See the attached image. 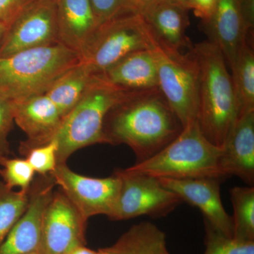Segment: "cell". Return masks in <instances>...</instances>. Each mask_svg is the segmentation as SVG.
Listing matches in <instances>:
<instances>
[{"instance_id": "8d00e7d4", "label": "cell", "mask_w": 254, "mask_h": 254, "mask_svg": "<svg viewBox=\"0 0 254 254\" xmlns=\"http://www.w3.org/2000/svg\"><path fill=\"white\" fill-rule=\"evenodd\" d=\"M98 252H99V254H113L110 252L108 248L100 249Z\"/></svg>"}, {"instance_id": "8fae6325", "label": "cell", "mask_w": 254, "mask_h": 254, "mask_svg": "<svg viewBox=\"0 0 254 254\" xmlns=\"http://www.w3.org/2000/svg\"><path fill=\"white\" fill-rule=\"evenodd\" d=\"M87 222L61 190L53 192L43 217L40 253L68 254L86 245Z\"/></svg>"}, {"instance_id": "7a4b0ae2", "label": "cell", "mask_w": 254, "mask_h": 254, "mask_svg": "<svg viewBox=\"0 0 254 254\" xmlns=\"http://www.w3.org/2000/svg\"><path fill=\"white\" fill-rule=\"evenodd\" d=\"M198 66V125L209 141L222 148L238 118L231 74L221 51L213 42L192 47Z\"/></svg>"}, {"instance_id": "cb8c5ba5", "label": "cell", "mask_w": 254, "mask_h": 254, "mask_svg": "<svg viewBox=\"0 0 254 254\" xmlns=\"http://www.w3.org/2000/svg\"><path fill=\"white\" fill-rule=\"evenodd\" d=\"M28 190L16 191L0 182V246L27 208Z\"/></svg>"}, {"instance_id": "7c38bea8", "label": "cell", "mask_w": 254, "mask_h": 254, "mask_svg": "<svg viewBox=\"0 0 254 254\" xmlns=\"http://www.w3.org/2000/svg\"><path fill=\"white\" fill-rule=\"evenodd\" d=\"M52 175H39L28 190L27 208L0 246V254H27L39 251L47 205L54 192Z\"/></svg>"}, {"instance_id": "277c9868", "label": "cell", "mask_w": 254, "mask_h": 254, "mask_svg": "<svg viewBox=\"0 0 254 254\" xmlns=\"http://www.w3.org/2000/svg\"><path fill=\"white\" fill-rule=\"evenodd\" d=\"M222 148L207 139L198 121L184 127L175 139L151 158L128 168L155 178L225 180L219 162Z\"/></svg>"}, {"instance_id": "d4e9b609", "label": "cell", "mask_w": 254, "mask_h": 254, "mask_svg": "<svg viewBox=\"0 0 254 254\" xmlns=\"http://www.w3.org/2000/svg\"><path fill=\"white\" fill-rule=\"evenodd\" d=\"M204 225L205 250L203 254H254V241L227 237L205 220Z\"/></svg>"}, {"instance_id": "e0dca14e", "label": "cell", "mask_w": 254, "mask_h": 254, "mask_svg": "<svg viewBox=\"0 0 254 254\" xmlns=\"http://www.w3.org/2000/svg\"><path fill=\"white\" fill-rule=\"evenodd\" d=\"M60 43L81 56L98 24L90 0H57Z\"/></svg>"}, {"instance_id": "3957f363", "label": "cell", "mask_w": 254, "mask_h": 254, "mask_svg": "<svg viewBox=\"0 0 254 254\" xmlns=\"http://www.w3.org/2000/svg\"><path fill=\"white\" fill-rule=\"evenodd\" d=\"M81 61L74 50L58 43L0 58V95L11 103L46 93Z\"/></svg>"}, {"instance_id": "f1b7e54d", "label": "cell", "mask_w": 254, "mask_h": 254, "mask_svg": "<svg viewBox=\"0 0 254 254\" xmlns=\"http://www.w3.org/2000/svg\"><path fill=\"white\" fill-rule=\"evenodd\" d=\"M93 12L98 24L108 21L121 12L131 7L128 0H90ZM132 8V7H131Z\"/></svg>"}, {"instance_id": "484cf974", "label": "cell", "mask_w": 254, "mask_h": 254, "mask_svg": "<svg viewBox=\"0 0 254 254\" xmlns=\"http://www.w3.org/2000/svg\"><path fill=\"white\" fill-rule=\"evenodd\" d=\"M0 176L3 183L11 190L19 187L28 190L34 180L35 171L26 158H0Z\"/></svg>"}, {"instance_id": "f35d334b", "label": "cell", "mask_w": 254, "mask_h": 254, "mask_svg": "<svg viewBox=\"0 0 254 254\" xmlns=\"http://www.w3.org/2000/svg\"><path fill=\"white\" fill-rule=\"evenodd\" d=\"M27 254H41V253H40L39 251H37V252H31V253Z\"/></svg>"}, {"instance_id": "ffe728a7", "label": "cell", "mask_w": 254, "mask_h": 254, "mask_svg": "<svg viewBox=\"0 0 254 254\" xmlns=\"http://www.w3.org/2000/svg\"><path fill=\"white\" fill-rule=\"evenodd\" d=\"M97 76L89 65L81 61L58 78L45 93L64 118L77 104Z\"/></svg>"}, {"instance_id": "5bb4252c", "label": "cell", "mask_w": 254, "mask_h": 254, "mask_svg": "<svg viewBox=\"0 0 254 254\" xmlns=\"http://www.w3.org/2000/svg\"><path fill=\"white\" fill-rule=\"evenodd\" d=\"M11 103L14 122L28 138L20 147L21 153L53 139L63 118L46 93Z\"/></svg>"}, {"instance_id": "4dcf8cb0", "label": "cell", "mask_w": 254, "mask_h": 254, "mask_svg": "<svg viewBox=\"0 0 254 254\" xmlns=\"http://www.w3.org/2000/svg\"><path fill=\"white\" fill-rule=\"evenodd\" d=\"M218 0H191V9L197 17L207 22L213 14Z\"/></svg>"}, {"instance_id": "f546056e", "label": "cell", "mask_w": 254, "mask_h": 254, "mask_svg": "<svg viewBox=\"0 0 254 254\" xmlns=\"http://www.w3.org/2000/svg\"><path fill=\"white\" fill-rule=\"evenodd\" d=\"M31 0H0V22L9 24Z\"/></svg>"}, {"instance_id": "d6986e66", "label": "cell", "mask_w": 254, "mask_h": 254, "mask_svg": "<svg viewBox=\"0 0 254 254\" xmlns=\"http://www.w3.org/2000/svg\"><path fill=\"white\" fill-rule=\"evenodd\" d=\"M99 75L105 81L128 91L158 88L155 48L127 55Z\"/></svg>"}, {"instance_id": "ac0fdd59", "label": "cell", "mask_w": 254, "mask_h": 254, "mask_svg": "<svg viewBox=\"0 0 254 254\" xmlns=\"http://www.w3.org/2000/svg\"><path fill=\"white\" fill-rule=\"evenodd\" d=\"M187 12L188 10L166 0H158L140 11L159 46L177 52H181L187 47L192 48L186 36V30L190 25Z\"/></svg>"}, {"instance_id": "7402d4cb", "label": "cell", "mask_w": 254, "mask_h": 254, "mask_svg": "<svg viewBox=\"0 0 254 254\" xmlns=\"http://www.w3.org/2000/svg\"><path fill=\"white\" fill-rule=\"evenodd\" d=\"M230 69L239 117L254 110V53L249 40L241 48Z\"/></svg>"}, {"instance_id": "30bf717a", "label": "cell", "mask_w": 254, "mask_h": 254, "mask_svg": "<svg viewBox=\"0 0 254 254\" xmlns=\"http://www.w3.org/2000/svg\"><path fill=\"white\" fill-rule=\"evenodd\" d=\"M58 43L57 0H31L7 25L0 58Z\"/></svg>"}, {"instance_id": "5b68a950", "label": "cell", "mask_w": 254, "mask_h": 254, "mask_svg": "<svg viewBox=\"0 0 254 254\" xmlns=\"http://www.w3.org/2000/svg\"><path fill=\"white\" fill-rule=\"evenodd\" d=\"M100 77L95 78L81 100L66 114L53 138L58 142V164L66 163L78 150L105 143L103 124L110 110L131 94Z\"/></svg>"}, {"instance_id": "83f0119b", "label": "cell", "mask_w": 254, "mask_h": 254, "mask_svg": "<svg viewBox=\"0 0 254 254\" xmlns=\"http://www.w3.org/2000/svg\"><path fill=\"white\" fill-rule=\"evenodd\" d=\"M14 123L11 102L0 95V158L9 154L8 136Z\"/></svg>"}, {"instance_id": "74e56055", "label": "cell", "mask_w": 254, "mask_h": 254, "mask_svg": "<svg viewBox=\"0 0 254 254\" xmlns=\"http://www.w3.org/2000/svg\"><path fill=\"white\" fill-rule=\"evenodd\" d=\"M170 254L169 253L168 249H167V247H165V249H164V250L163 251H162L161 254Z\"/></svg>"}, {"instance_id": "836d02e7", "label": "cell", "mask_w": 254, "mask_h": 254, "mask_svg": "<svg viewBox=\"0 0 254 254\" xmlns=\"http://www.w3.org/2000/svg\"><path fill=\"white\" fill-rule=\"evenodd\" d=\"M68 254H99V252L98 250H92L86 247V245H82L73 249Z\"/></svg>"}, {"instance_id": "d6a6232c", "label": "cell", "mask_w": 254, "mask_h": 254, "mask_svg": "<svg viewBox=\"0 0 254 254\" xmlns=\"http://www.w3.org/2000/svg\"><path fill=\"white\" fill-rule=\"evenodd\" d=\"M242 8L247 18H254V0H242Z\"/></svg>"}, {"instance_id": "8992f818", "label": "cell", "mask_w": 254, "mask_h": 254, "mask_svg": "<svg viewBox=\"0 0 254 254\" xmlns=\"http://www.w3.org/2000/svg\"><path fill=\"white\" fill-rule=\"evenodd\" d=\"M158 46L141 13L128 7L98 26L82 53L81 62L100 74L127 55Z\"/></svg>"}, {"instance_id": "6da1fadb", "label": "cell", "mask_w": 254, "mask_h": 254, "mask_svg": "<svg viewBox=\"0 0 254 254\" xmlns=\"http://www.w3.org/2000/svg\"><path fill=\"white\" fill-rule=\"evenodd\" d=\"M181 122L159 88L132 92L105 118V143L126 144L145 161L163 150L183 130Z\"/></svg>"}, {"instance_id": "e575fe53", "label": "cell", "mask_w": 254, "mask_h": 254, "mask_svg": "<svg viewBox=\"0 0 254 254\" xmlns=\"http://www.w3.org/2000/svg\"><path fill=\"white\" fill-rule=\"evenodd\" d=\"M166 1L188 11L191 9V0H166Z\"/></svg>"}, {"instance_id": "9c48e42d", "label": "cell", "mask_w": 254, "mask_h": 254, "mask_svg": "<svg viewBox=\"0 0 254 254\" xmlns=\"http://www.w3.org/2000/svg\"><path fill=\"white\" fill-rule=\"evenodd\" d=\"M50 175L56 186L87 220L95 215H106L110 219L113 216L121 186L116 173L94 178L75 173L66 163H61Z\"/></svg>"}, {"instance_id": "4fadbf2b", "label": "cell", "mask_w": 254, "mask_h": 254, "mask_svg": "<svg viewBox=\"0 0 254 254\" xmlns=\"http://www.w3.org/2000/svg\"><path fill=\"white\" fill-rule=\"evenodd\" d=\"M165 188L171 190L182 201L197 207L215 230L232 237V216L227 213L220 197V180L212 178H158Z\"/></svg>"}, {"instance_id": "d590c367", "label": "cell", "mask_w": 254, "mask_h": 254, "mask_svg": "<svg viewBox=\"0 0 254 254\" xmlns=\"http://www.w3.org/2000/svg\"><path fill=\"white\" fill-rule=\"evenodd\" d=\"M6 27H7V25L6 23L0 22V46H1V41H2L3 37H4Z\"/></svg>"}, {"instance_id": "52a82bcc", "label": "cell", "mask_w": 254, "mask_h": 254, "mask_svg": "<svg viewBox=\"0 0 254 254\" xmlns=\"http://www.w3.org/2000/svg\"><path fill=\"white\" fill-rule=\"evenodd\" d=\"M155 55L159 90L185 127L198 118V63L191 48L182 54L158 46Z\"/></svg>"}, {"instance_id": "4316f807", "label": "cell", "mask_w": 254, "mask_h": 254, "mask_svg": "<svg viewBox=\"0 0 254 254\" xmlns=\"http://www.w3.org/2000/svg\"><path fill=\"white\" fill-rule=\"evenodd\" d=\"M58 142L53 138L45 144L28 148L21 153L25 155L35 173L39 175H48L58 166Z\"/></svg>"}, {"instance_id": "44dd1931", "label": "cell", "mask_w": 254, "mask_h": 254, "mask_svg": "<svg viewBox=\"0 0 254 254\" xmlns=\"http://www.w3.org/2000/svg\"><path fill=\"white\" fill-rule=\"evenodd\" d=\"M165 247V233L154 224L144 222L132 226L108 248L113 254H160Z\"/></svg>"}, {"instance_id": "ba28073f", "label": "cell", "mask_w": 254, "mask_h": 254, "mask_svg": "<svg viewBox=\"0 0 254 254\" xmlns=\"http://www.w3.org/2000/svg\"><path fill=\"white\" fill-rule=\"evenodd\" d=\"M115 173L120 177L121 186L111 220H128L142 215L165 216L183 202L154 177L128 168L116 170Z\"/></svg>"}, {"instance_id": "9a60e30c", "label": "cell", "mask_w": 254, "mask_h": 254, "mask_svg": "<svg viewBox=\"0 0 254 254\" xmlns=\"http://www.w3.org/2000/svg\"><path fill=\"white\" fill-rule=\"evenodd\" d=\"M203 23L208 41L218 46L231 68L253 29L246 20L242 0H218L211 18Z\"/></svg>"}, {"instance_id": "603a6c76", "label": "cell", "mask_w": 254, "mask_h": 254, "mask_svg": "<svg viewBox=\"0 0 254 254\" xmlns=\"http://www.w3.org/2000/svg\"><path fill=\"white\" fill-rule=\"evenodd\" d=\"M230 197L233 206L232 237L254 241V187H233Z\"/></svg>"}, {"instance_id": "1f68e13d", "label": "cell", "mask_w": 254, "mask_h": 254, "mask_svg": "<svg viewBox=\"0 0 254 254\" xmlns=\"http://www.w3.org/2000/svg\"><path fill=\"white\" fill-rule=\"evenodd\" d=\"M157 1L158 0H128V2L131 7L140 12L145 7Z\"/></svg>"}, {"instance_id": "2e32d148", "label": "cell", "mask_w": 254, "mask_h": 254, "mask_svg": "<svg viewBox=\"0 0 254 254\" xmlns=\"http://www.w3.org/2000/svg\"><path fill=\"white\" fill-rule=\"evenodd\" d=\"M219 166L225 178L236 176L254 187V110L237 118L222 148Z\"/></svg>"}]
</instances>
